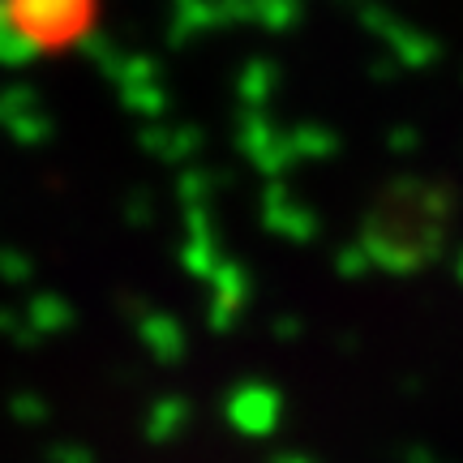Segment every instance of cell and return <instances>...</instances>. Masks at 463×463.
<instances>
[{
    "label": "cell",
    "instance_id": "6da1fadb",
    "mask_svg": "<svg viewBox=\"0 0 463 463\" xmlns=\"http://www.w3.org/2000/svg\"><path fill=\"white\" fill-rule=\"evenodd\" d=\"M103 17V0H0V22L17 48L65 56L82 48Z\"/></svg>",
    "mask_w": 463,
    "mask_h": 463
}]
</instances>
